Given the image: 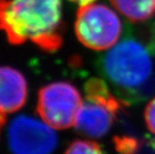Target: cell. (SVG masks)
Listing matches in <instances>:
<instances>
[{"label":"cell","mask_w":155,"mask_h":154,"mask_svg":"<svg viewBox=\"0 0 155 154\" xmlns=\"http://www.w3.org/2000/svg\"><path fill=\"white\" fill-rule=\"evenodd\" d=\"M0 32L13 45L31 42L45 52L63 43L61 0H0Z\"/></svg>","instance_id":"6da1fadb"},{"label":"cell","mask_w":155,"mask_h":154,"mask_svg":"<svg viewBox=\"0 0 155 154\" xmlns=\"http://www.w3.org/2000/svg\"><path fill=\"white\" fill-rule=\"evenodd\" d=\"M102 70L118 89L139 90L153 72L149 44L136 38H126L115 44L102 59Z\"/></svg>","instance_id":"7a4b0ae2"},{"label":"cell","mask_w":155,"mask_h":154,"mask_svg":"<svg viewBox=\"0 0 155 154\" xmlns=\"http://www.w3.org/2000/svg\"><path fill=\"white\" fill-rule=\"evenodd\" d=\"M85 98L77 111L73 125L79 133L99 139L107 135L117 120L125 102L112 93L99 78H91L84 85Z\"/></svg>","instance_id":"3957f363"},{"label":"cell","mask_w":155,"mask_h":154,"mask_svg":"<svg viewBox=\"0 0 155 154\" xmlns=\"http://www.w3.org/2000/svg\"><path fill=\"white\" fill-rule=\"evenodd\" d=\"M74 30L82 45L91 50L103 51L119 40L122 23L113 9L104 4L89 3L79 7Z\"/></svg>","instance_id":"277c9868"},{"label":"cell","mask_w":155,"mask_h":154,"mask_svg":"<svg viewBox=\"0 0 155 154\" xmlns=\"http://www.w3.org/2000/svg\"><path fill=\"white\" fill-rule=\"evenodd\" d=\"M82 97L67 81H55L40 88L36 111L41 119L55 129H67L74 124Z\"/></svg>","instance_id":"5b68a950"},{"label":"cell","mask_w":155,"mask_h":154,"mask_svg":"<svg viewBox=\"0 0 155 154\" xmlns=\"http://www.w3.org/2000/svg\"><path fill=\"white\" fill-rule=\"evenodd\" d=\"M8 146L12 154H52L58 145L54 129L34 117H15L7 129Z\"/></svg>","instance_id":"8992f818"},{"label":"cell","mask_w":155,"mask_h":154,"mask_svg":"<svg viewBox=\"0 0 155 154\" xmlns=\"http://www.w3.org/2000/svg\"><path fill=\"white\" fill-rule=\"evenodd\" d=\"M28 96L27 81L19 70L0 66V112L13 113L24 106Z\"/></svg>","instance_id":"52a82bcc"},{"label":"cell","mask_w":155,"mask_h":154,"mask_svg":"<svg viewBox=\"0 0 155 154\" xmlns=\"http://www.w3.org/2000/svg\"><path fill=\"white\" fill-rule=\"evenodd\" d=\"M112 5L133 23L143 22L155 14V0H110Z\"/></svg>","instance_id":"ba28073f"},{"label":"cell","mask_w":155,"mask_h":154,"mask_svg":"<svg viewBox=\"0 0 155 154\" xmlns=\"http://www.w3.org/2000/svg\"><path fill=\"white\" fill-rule=\"evenodd\" d=\"M64 154H107L100 144L92 140L77 139L72 141Z\"/></svg>","instance_id":"9c48e42d"},{"label":"cell","mask_w":155,"mask_h":154,"mask_svg":"<svg viewBox=\"0 0 155 154\" xmlns=\"http://www.w3.org/2000/svg\"><path fill=\"white\" fill-rule=\"evenodd\" d=\"M144 119L147 129L155 135V97L149 101L144 110Z\"/></svg>","instance_id":"30bf717a"},{"label":"cell","mask_w":155,"mask_h":154,"mask_svg":"<svg viewBox=\"0 0 155 154\" xmlns=\"http://www.w3.org/2000/svg\"><path fill=\"white\" fill-rule=\"evenodd\" d=\"M70 1L74 2V3H77L80 6L82 5H86V4H89V3H93L95 0H70Z\"/></svg>","instance_id":"8fae6325"},{"label":"cell","mask_w":155,"mask_h":154,"mask_svg":"<svg viewBox=\"0 0 155 154\" xmlns=\"http://www.w3.org/2000/svg\"><path fill=\"white\" fill-rule=\"evenodd\" d=\"M5 122H6V114L0 112V132H1V130L3 128V126H4Z\"/></svg>","instance_id":"7c38bea8"}]
</instances>
